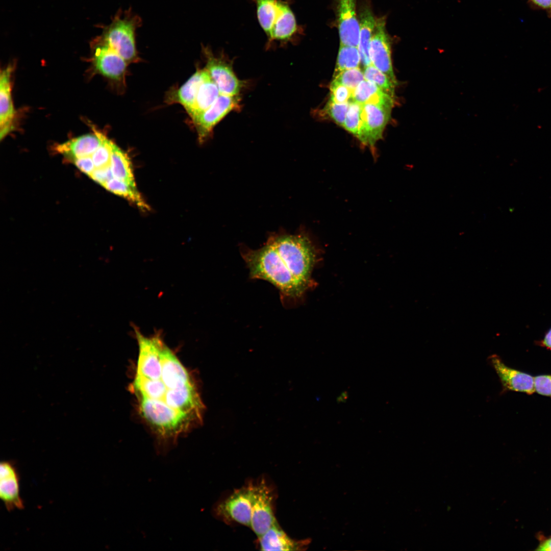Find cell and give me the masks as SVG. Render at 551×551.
Wrapping results in <instances>:
<instances>
[{"label":"cell","mask_w":551,"mask_h":551,"mask_svg":"<svg viewBox=\"0 0 551 551\" xmlns=\"http://www.w3.org/2000/svg\"><path fill=\"white\" fill-rule=\"evenodd\" d=\"M93 133L72 138L55 146V150L70 162L73 160L91 156L100 146L103 133L94 125L90 126Z\"/></svg>","instance_id":"9a60e30c"},{"label":"cell","mask_w":551,"mask_h":551,"mask_svg":"<svg viewBox=\"0 0 551 551\" xmlns=\"http://www.w3.org/2000/svg\"><path fill=\"white\" fill-rule=\"evenodd\" d=\"M357 0H335L340 45L358 47L360 21L356 13Z\"/></svg>","instance_id":"7c38bea8"},{"label":"cell","mask_w":551,"mask_h":551,"mask_svg":"<svg viewBox=\"0 0 551 551\" xmlns=\"http://www.w3.org/2000/svg\"><path fill=\"white\" fill-rule=\"evenodd\" d=\"M249 487L252 507L250 527L259 537L277 521L272 509L273 497L265 482Z\"/></svg>","instance_id":"5b68a950"},{"label":"cell","mask_w":551,"mask_h":551,"mask_svg":"<svg viewBox=\"0 0 551 551\" xmlns=\"http://www.w3.org/2000/svg\"><path fill=\"white\" fill-rule=\"evenodd\" d=\"M203 51L207 59L205 68L217 85L220 94L238 95L244 82L237 77L232 64L224 57L214 56L208 47L204 46Z\"/></svg>","instance_id":"52a82bcc"},{"label":"cell","mask_w":551,"mask_h":551,"mask_svg":"<svg viewBox=\"0 0 551 551\" xmlns=\"http://www.w3.org/2000/svg\"><path fill=\"white\" fill-rule=\"evenodd\" d=\"M209 76L206 68L197 70L179 89L168 94L167 103L180 104L187 111L193 105L202 84Z\"/></svg>","instance_id":"ac0fdd59"},{"label":"cell","mask_w":551,"mask_h":551,"mask_svg":"<svg viewBox=\"0 0 551 551\" xmlns=\"http://www.w3.org/2000/svg\"><path fill=\"white\" fill-rule=\"evenodd\" d=\"M392 108L374 104H361V122L357 138L364 145L373 146L382 137Z\"/></svg>","instance_id":"8992f818"},{"label":"cell","mask_w":551,"mask_h":551,"mask_svg":"<svg viewBox=\"0 0 551 551\" xmlns=\"http://www.w3.org/2000/svg\"><path fill=\"white\" fill-rule=\"evenodd\" d=\"M131 391L159 446L172 447L179 436L203 420L205 407L197 387L165 344L137 363Z\"/></svg>","instance_id":"6da1fadb"},{"label":"cell","mask_w":551,"mask_h":551,"mask_svg":"<svg viewBox=\"0 0 551 551\" xmlns=\"http://www.w3.org/2000/svg\"><path fill=\"white\" fill-rule=\"evenodd\" d=\"M364 80L363 70L358 67L345 70L333 76L332 82L343 85L353 91Z\"/></svg>","instance_id":"4316f807"},{"label":"cell","mask_w":551,"mask_h":551,"mask_svg":"<svg viewBox=\"0 0 551 551\" xmlns=\"http://www.w3.org/2000/svg\"><path fill=\"white\" fill-rule=\"evenodd\" d=\"M369 55L371 64L386 74L396 85L391 56V46L384 18L377 19L370 41Z\"/></svg>","instance_id":"9c48e42d"},{"label":"cell","mask_w":551,"mask_h":551,"mask_svg":"<svg viewBox=\"0 0 551 551\" xmlns=\"http://www.w3.org/2000/svg\"><path fill=\"white\" fill-rule=\"evenodd\" d=\"M533 4L543 9L551 11V0H530Z\"/></svg>","instance_id":"d6a6232c"},{"label":"cell","mask_w":551,"mask_h":551,"mask_svg":"<svg viewBox=\"0 0 551 551\" xmlns=\"http://www.w3.org/2000/svg\"><path fill=\"white\" fill-rule=\"evenodd\" d=\"M92 180L102 186L113 178L110 167L95 169L89 176Z\"/></svg>","instance_id":"1f68e13d"},{"label":"cell","mask_w":551,"mask_h":551,"mask_svg":"<svg viewBox=\"0 0 551 551\" xmlns=\"http://www.w3.org/2000/svg\"><path fill=\"white\" fill-rule=\"evenodd\" d=\"M262 550H297L305 546L306 542L290 538L276 521L262 536L258 537Z\"/></svg>","instance_id":"e0dca14e"},{"label":"cell","mask_w":551,"mask_h":551,"mask_svg":"<svg viewBox=\"0 0 551 551\" xmlns=\"http://www.w3.org/2000/svg\"><path fill=\"white\" fill-rule=\"evenodd\" d=\"M538 550H550L551 551V538L542 542L537 549Z\"/></svg>","instance_id":"e575fe53"},{"label":"cell","mask_w":551,"mask_h":551,"mask_svg":"<svg viewBox=\"0 0 551 551\" xmlns=\"http://www.w3.org/2000/svg\"><path fill=\"white\" fill-rule=\"evenodd\" d=\"M347 395L346 392H343L337 398V401L339 403L343 402L347 398Z\"/></svg>","instance_id":"d590c367"},{"label":"cell","mask_w":551,"mask_h":551,"mask_svg":"<svg viewBox=\"0 0 551 551\" xmlns=\"http://www.w3.org/2000/svg\"><path fill=\"white\" fill-rule=\"evenodd\" d=\"M0 497L8 511L24 509L23 501L20 495V476L13 461L1 462Z\"/></svg>","instance_id":"4fadbf2b"},{"label":"cell","mask_w":551,"mask_h":551,"mask_svg":"<svg viewBox=\"0 0 551 551\" xmlns=\"http://www.w3.org/2000/svg\"><path fill=\"white\" fill-rule=\"evenodd\" d=\"M360 63L358 47L340 45L333 76L345 70L358 68Z\"/></svg>","instance_id":"cb8c5ba5"},{"label":"cell","mask_w":551,"mask_h":551,"mask_svg":"<svg viewBox=\"0 0 551 551\" xmlns=\"http://www.w3.org/2000/svg\"><path fill=\"white\" fill-rule=\"evenodd\" d=\"M215 511L224 519L250 527L252 507L249 485L236 490L217 505Z\"/></svg>","instance_id":"30bf717a"},{"label":"cell","mask_w":551,"mask_h":551,"mask_svg":"<svg viewBox=\"0 0 551 551\" xmlns=\"http://www.w3.org/2000/svg\"><path fill=\"white\" fill-rule=\"evenodd\" d=\"M349 103L338 104L329 101L324 108L325 113L343 127Z\"/></svg>","instance_id":"f1b7e54d"},{"label":"cell","mask_w":551,"mask_h":551,"mask_svg":"<svg viewBox=\"0 0 551 551\" xmlns=\"http://www.w3.org/2000/svg\"><path fill=\"white\" fill-rule=\"evenodd\" d=\"M103 187L111 192L125 197L142 210L149 209L148 206L137 190L136 187H133L114 178L107 181Z\"/></svg>","instance_id":"603a6c76"},{"label":"cell","mask_w":551,"mask_h":551,"mask_svg":"<svg viewBox=\"0 0 551 551\" xmlns=\"http://www.w3.org/2000/svg\"><path fill=\"white\" fill-rule=\"evenodd\" d=\"M142 24L141 18L131 9L118 11L111 23L104 30L101 39L117 52L128 64L138 61L135 33Z\"/></svg>","instance_id":"277c9868"},{"label":"cell","mask_w":551,"mask_h":551,"mask_svg":"<svg viewBox=\"0 0 551 551\" xmlns=\"http://www.w3.org/2000/svg\"><path fill=\"white\" fill-rule=\"evenodd\" d=\"M377 19L371 10L364 8L360 17V35L358 48L361 58V63L365 67L371 64L369 48L370 41L376 24Z\"/></svg>","instance_id":"ffe728a7"},{"label":"cell","mask_w":551,"mask_h":551,"mask_svg":"<svg viewBox=\"0 0 551 551\" xmlns=\"http://www.w3.org/2000/svg\"><path fill=\"white\" fill-rule=\"evenodd\" d=\"M92 62L98 73L116 81L124 79L129 64L101 38L95 44Z\"/></svg>","instance_id":"8fae6325"},{"label":"cell","mask_w":551,"mask_h":551,"mask_svg":"<svg viewBox=\"0 0 551 551\" xmlns=\"http://www.w3.org/2000/svg\"><path fill=\"white\" fill-rule=\"evenodd\" d=\"M110 168L113 178L136 187L130 160L127 155L113 142Z\"/></svg>","instance_id":"7402d4cb"},{"label":"cell","mask_w":551,"mask_h":551,"mask_svg":"<svg viewBox=\"0 0 551 551\" xmlns=\"http://www.w3.org/2000/svg\"><path fill=\"white\" fill-rule=\"evenodd\" d=\"M13 65H9L0 74V139H3L15 128L16 111L12 98L11 76Z\"/></svg>","instance_id":"5bb4252c"},{"label":"cell","mask_w":551,"mask_h":551,"mask_svg":"<svg viewBox=\"0 0 551 551\" xmlns=\"http://www.w3.org/2000/svg\"><path fill=\"white\" fill-rule=\"evenodd\" d=\"M534 387L538 393L551 396V375H540L534 377Z\"/></svg>","instance_id":"4dcf8cb0"},{"label":"cell","mask_w":551,"mask_h":551,"mask_svg":"<svg viewBox=\"0 0 551 551\" xmlns=\"http://www.w3.org/2000/svg\"><path fill=\"white\" fill-rule=\"evenodd\" d=\"M220 94L210 74L202 84L192 106L187 112L193 119L207 110Z\"/></svg>","instance_id":"44dd1931"},{"label":"cell","mask_w":551,"mask_h":551,"mask_svg":"<svg viewBox=\"0 0 551 551\" xmlns=\"http://www.w3.org/2000/svg\"><path fill=\"white\" fill-rule=\"evenodd\" d=\"M488 359L504 388L530 394L535 392L534 377L507 366L498 355H491Z\"/></svg>","instance_id":"2e32d148"},{"label":"cell","mask_w":551,"mask_h":551,"mask_svg":"<svg viewBox=\"0 0 551 551\" xmlns=\"http://www.w3.org/2000/svg\"><path fill=\"white\" fill-rule=\"evenodd\" d=\"M541 343L543 346L551 349V328L546 333Z\"/></svg>","instance_id":"836d02e7"},{"label":"cell","mask_w":551,"mask_h":551,"mask_svg":"<svg viewBox=\"0 0 551 551\" xmlns=\"http://www.w3.org/2000/svg\"><path fill=\"white\" fill-rule=\"evenodd\" d=\"M353 100L360 104H374L392 108L394 98L384 92L373 83L364 80L353 90Z\"/></svg>","instance_id":"d6986e66"},{"label":"cell","mask_w":551,"mask_h":551,"mask_svg":"<svg viewBox=\"0 0 551 551\" xmlns=\"http://www.w3.org/2000/svg\"><path fill=\"white\" fill-rule=\"evenodd\" d=\"M353 92L352 90L343 85L332 82L329 101L338 104L349 103L353 102Z\"/></svg>","instance_id":"f546056e"},{"label":"cell","mask_w":551,"mask_h":551,"mask_svg":"<svg viewBox=\"0 0 551 551\" xmlns=\"http://www.w3.org/2000/svg\"><path fill=\"white\" fill-rule=\"evenodd\" d=\"M363 72L365 80L373 83L384 92L394 98L396 85L386 74L372 64L364 67Z\"/></svg>","instance_id":"d4e9b609"},{"label":"cell","mask_w":551,"mask_h":551,"mask_svg":"<svg viewBox=\"0 0 551 551\" xmlns=\"http://www.w3.org/2000/svg\"><path fill=\"white\" fill-rule=\"evenodd\" d=\"M266 241L280 283L301 298L312 284L311 274L317 257L314 245L302 233H273Z\"/></svg>","instance_id":"7a4b0ae2"},{"label":"cell","mask_w":551,"mask_h":551,"mask_svg":"<svg viewBox=\"0 0 551 551\" xmlns=\"http://www.w3.org/2000/svg\"><path fill=\"white\" fill-rule=\"evenodd\" d=\"M361 104L355 102L349 103L343 128L356 137L361 122Z\"/></svg>","instance_id":"83f0119b"},{"label":"cell","mask_w":551,"mask_h":551,"mask_svg":"<svg viewBox=\"0 0 551 551\" xmlns=\"http://www.w3.org/2000/svg\"><path fill=\"white\" fill-rule=\"evenodd\" d=\"M256 6L258 21L265 33L267 46L293 41L299 32L290 0H252Z\"/></svg>","instance_id":"3957f363"},{"label":"cell","mask_w":551,"mask_h":551,"mask_svg":"<svg viewBox=\"0 0 551 551\" xmlns=\"http://www.w3.org/2000/svg\"><path fill=\"white\" fill-rule=\"evenodd\" d=\"M112 142L103 134V141L100 146L91 155L94 169L110 166L112 151Z\"/></svg>","instance_id":"484cf974"},{"label":"cell","mask_w":551,"mask_h":551,"mask_svg":"<svg viewBox=\"0 0 551 551\" xmlns=\"http://www.w3.org/2000/svg\"><path fill=\"white\" fill-rule=\"evenodd\" d=\"M240 102L238 95L220 94L207 110L192 119L201 142L208 138L215 126L224 116L239 108Z\"/></svg>","instance_id":"ba28073f"}]
</instances>
